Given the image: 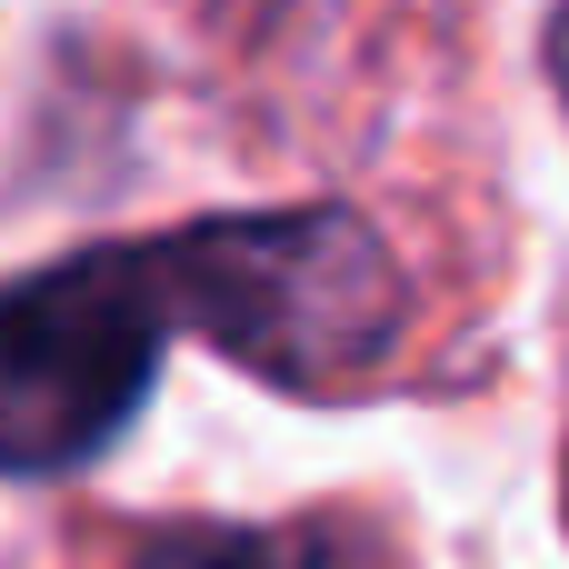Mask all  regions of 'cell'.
I'll return each mask as SVG.
<instances>
[{
  "label": "cell",
  "instance_id": "cell-1",
  "mask_svg": "<svg viewBox=\"0 0 569 569\" xmlns=\"http://www.w3.org/2000/svg\"><path fill=\"white\" fill-rule=\"evenodd\" d=\"M170 320L280 390H350L400 340V260L360 210H250L160 240Z\"/></svg>",
  "mask_w": 569,
  "mask_h": 569
},
{
  "label": "cell",
  "instance_id": "cell-2",
  "mask_svg": "<svg viewBox=\"0 0 569 569\" xmlns=\"http://www.w3.org/2000/svg\"><path fill=\"white\" fill-rule=\"evenodd\" d=\"M170 330L160 240L0 280V480H50L110 450L150 400Z\"/></svg>",
  "mask_w": 569,
  "mask_h": 569
},
{
  "label": "cell",
  "instance_id": "cell-3",
  "mask_svg": "<svg viewBox=\"0 0 569 569\" xmlns=\"http://www.w3.org/2000/svg\"><path fill=\"white\" fill-rule=\"evenodd\" d=\"M550 80H560V100H569V0H560V20H550Z\"/></svg>",
  "mask_w": 569,
  "mask_h": 569
}]
</instances>
